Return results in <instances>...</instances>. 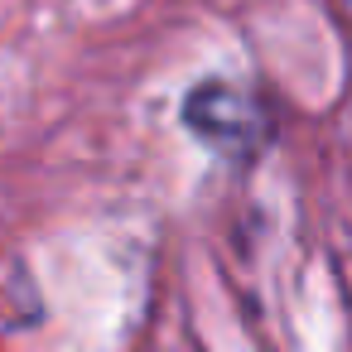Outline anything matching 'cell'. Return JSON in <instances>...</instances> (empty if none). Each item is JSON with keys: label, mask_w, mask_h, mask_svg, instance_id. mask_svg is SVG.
Returning a JSON list of instances; mask_svg holds the SVG:
<instances>
[{"label": "cell", "mask_w": 352, "mask_h": 352, "mask_svg": "<svg viewBox=\"0 0 352 352\" xmlns=\"http://www.w3.org/2000/svg\"><path fill=\"white\" fill-rule=\"evenodd\" d=\"M184 126L227 164H251L270 145V111L236 82H198L184 97Z\"/></svg>", "instance_id": "1"}]
</instances>
